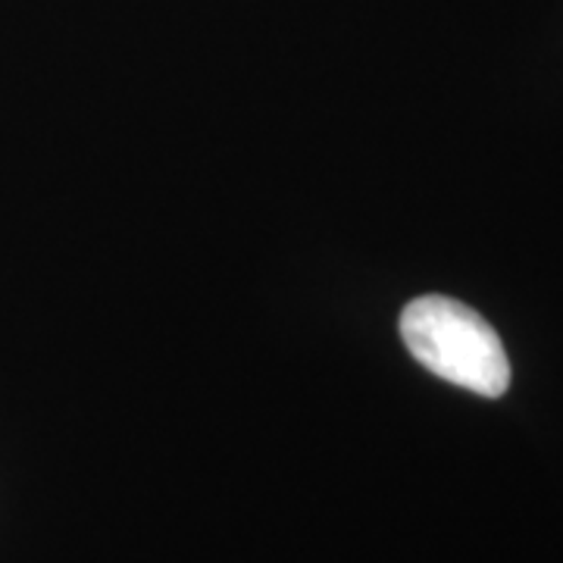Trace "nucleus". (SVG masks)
<instances>
[{"instance_id":"f257e3e1","label":"nucleus","mask_w":563,"mask_h":563,"mask_svg":"<svg viewBox=\"0 0 563 563\" xmlns=\"http://www.w3.org/2000/svg\"><path fill=\"white\" fill-rule=\"evenodd\" d=\"M401 339L413 361L451 385L483 398L510 388V361L498 332L466 303L426 295L404 307Z\"/></svg>"}]
</instances>
